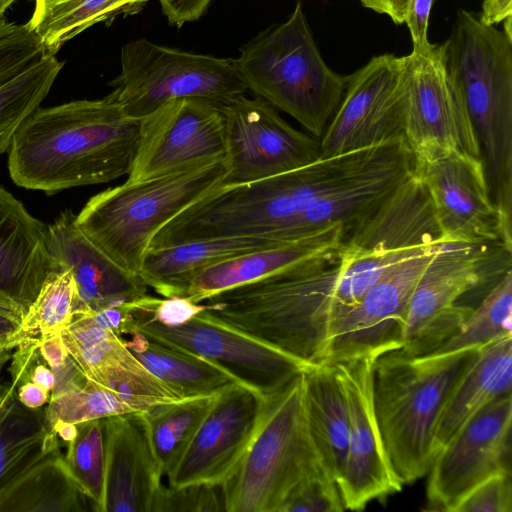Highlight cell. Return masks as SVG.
<instances>
[{"label": "cell", "mask_w": 512, "mask_h": 512, "mask_svg": "<svg viewBox=\"0 0 512 512\" xmlns=\"http://www.w3.org/2000/svg\"><path fill=\"white\" fill-rule=\"evenodd\" d=\"M39 352L54 373L63 369L70 358L61 334L39 337Z\"/></svg>", "instance_id": "ee69618b"}, {"label": "cell", "mask_w": 512, "mask_h": 512, "mask_svg": "<svg viewBox=\"0 0 512 512\" xmlns=\"http://www.w3.org/2000/svg\"><path fill=\"white\" fill-rule=\"evenodd\" d=\"M124 342L148 371L182 399L214 396L240 383L213 362L158 342L140 331L124 337Z\"/></svg>", "instance_id": "f1b7e54d"}, {"label": "cell", "mask_w": 512, "mask_h": 512, "mask_svg": "<svg viewBox=\"0 0 512 512\" xmlns=\"http://www.w3.org/2000/svg\"><path fill=\"white\" fill-rule=\"evenodd\" d=\"M17 24L9 22L5 17L0 18V37L11 32Z\"/></svg>", "instance_id": "f5cc1de1"}, {"label": "cell", "mask_w": 512, "mask_h": 512, "mask_svg": "<svg viewBox=\"0 0 512 512\" xmlns=\"http://www.w3.org/2000/svg\"><path fill=\"white\" fill-rule=\"evenodd\" d=\"M226 158L124 182L91 197L75 222L126 271L138 274L153 238L175 216L223 184Z\"/></svg>", "instance_id": "52a82bcc"}, {"label": "cell", "mask_w": 512, "mask_h": 512, "mask_svg": "<svg viewBox=\"0 0 512 512\" xmlns=\"http://www.w3.org/2000/svg\"><path fill=\"white\" fill-rule=\"evenodd\" d=\"M21 321L22 319L14 313L0 308V347L9 348V342Z\"/></svg>", "instance_id": "681fc988"}, {"label": "cell", "mask_w": 512, "mask_h": 512, "mask_svg": "<svg viewBox=\"0 0 512 512\" xmlns=\"http://www.w3.org/2000/svg\"><path fill=\"white\" fill-rule=\"evenodd\" d=\"M303 401L314 449L338 484L346 459L350 419L346 395L332 364L303 372Z\"/></svg>", "instance_id": "83f0119b"}, {"label": "cell", "mask_w": 512, "mask_h": 512, "mask_svg": "<svg viewBox=\"0 0 512 512\" xmlns=\"http://www.w3.org/2000/svg\"><path fill=\"white\" fill-rule=\"evenodd\" d=\"M478 350L420 357L396 350L375 359V416L388 459L403 486L427 475L442 409Z\"/></svg>", "instance_id": "5b68a950"}, {"label": "cell", "mask_w": 512, "mask_h": 512, "mask_svg": "<svg viewBox=\"0 0 512 512\" xmlns=\"http://www.w3.org/2000/svg\"><path fill=\"white\" fill-rule=\"evenodd\" d=\"M445 243L492 244L512 251L511 223L494 204L481 157L452 153L415 164Z\"/></svg>", "instance_id": "2e32d148"}, {"label": "cell", "mask_w": 512, "mask_h": 512, "mask_svg": "<svg viewBox=\"0 0 512 512\" xmlns=\"http://www.w3.org/2000/svg\"><path fill=\"white\" fill-rule=\"evenodd\" d=\"M441 47L477 134L492 200L511 222L512 41L474 13L459 10Z\"/></svg>", "instance_id": "277c9868"}, {"label": "cell", "mask_w": 512, "mask_h": 512, "mask_svg": "<svg viewBox=\"0 0 512 512\" xmlns=\"http://www.w3.org/2000/svg\"><path fill=\"white\" fill-rule=\"evenodd\" d=\"M512 336L478 350L452 388L435 432V454L473 415L512 394Z\"/></svg>", "instance_id": "484cf974"}, {"label": "cell", "mask_w": 512, "mask_h": 512, "mask_svg": "<svg viewBox=\"0 0 512 512\" xmlns=\"http://www.w3.org/2000/svg\"><path fill=\"white\" fill-rule=\"evenodd\" d=\"M13 349L10 348H4L0 350V374L3 370V368L8 364V362L11 360L12 351ZM8 388V384L4 385L0 381V399L5 394L6 390Z\"/></svg>", "instance_id": "816d5d0a"}, {"label": "cell", "mask_w": 512, "mask_h": 512, "mask_svg": "<svg viewBox=\"0 0 512 512\" xmlns=\"http://www.w3.org/2000/svg\"><path fill=\"white\" fill-rule=\"evenodd\" d=\"M60 448L56 432L46 425L45 408L25 407L9 383L0 399V512L17 511L25 483Z\"/></svg>", "instance_id": "d4e9b609"}, {"label": "cell", "mask_w": 512, "mask_h": 512, "mask_svg": "<svg viewBox=\"0 0 512 512\" xmlns=\"http://www.w3.org/2000/svg\"><path fill=\"white\" fill-rule=\"evenodd\" d=\"M511 251L492 244L444 243L422 273L409 302L403 355H430L463 326L473 308L457 300L489 275L495 258Z\"/></svg>", "instance_id": "7c38bea8"}, {"label": "cell", "mask_w": 512, "mask_h": 512, "mask_svg": "<svg viewBox=\"0 0 512 512\" xmlns=\"http://www.w3.org/2000/svg\"><path fill=\"white\" fill-rule=\"evenodd\" d=\"M52 391L45 407L49 430H53L52 426L57 420L79 424L93 419L140 412L115 392L84 376L56 385Z\"/></svg>", "instance_id": "e575fe53"}, {"label": "cell", "mask_w": 512, "mask_h": 512, "mask_svg": "<svg viewBox=\"0 0 512 512\" xmlns=\"http://www.w3.org/2000/svg\"><path fill=\"white\" fill-rule=\"evenodd\" d=\"M304 412L303 373L267 399L259 427L222 485L226 512H278L319 460Z\"/></svg>", "instance_id": "ba28073f"}, {"label": "cell", "mask_w": 512, "mask_h": 512, "mask_svg": "<svg viewBox=\"0 0 512 512\" xmlns=\"http://www.w3.org/2000/svg\"><path fill=\"white\" fill-rule=\"evenodd\" d=\"M221 108L198 98L166 102L140 119L128 181L149 179L225 157Z\"/></svg>", "instance_id": "ac0fdd59"}, {"label": "cell", "mask_w": 512, "mask_h": 512, "mask_svg": "<svg viewBox=\"0 0 512 512\" xmlns=\"http://www.w3.org/2000/svg\"><path fill=\"white\" fill-rule=\"evenodd\" d=\"M429 245L397 246L358 226L335 261L222 291L202 301L204 311L307 367L327 364L333 323L393 265Z\"/></svg>", "instance_id": "6da1fadb"}, {"label": "cell", "mask_w": 512, "mask_h": 512, "mask_svg": "<svg viewBox=\"0 0 512 512\" xmlns=\"http://www.w3.org/2000/svg\"><path fill=\"white\" fill-rule=\"evenodd\" d=\"M77 425L76 438L66 444L64 462L75 483L92 502L94 511L103 512L105 485L104 418Z\"/></svg>", "instance_id": "d590c367"}, {"label": "cell", "mask_w": 512, "mask_h": 512, "mask_svg": "<svg viewBox=\"0 0 512 512\" xmlns=\"http://www.w3.org/2000/svg\"><path fill=\"white\" fill-rule=\"evenodd\" d=\"M103 512H150L163 472L143 412L104 418Z\"/></svg>", "instance_id": "7402d4cb"}, {"label": "cell", "mask_w": 512, "mask_h": 512, "mask_svg": "<svg viewBox=\"0 0 512 512\" xmlns=\"http://www.w3.org/2000/svg\"><path fill=\"white\" fill-rule=\"evenodd\" d=\"M434 0H412L405 23L411 34L413 47L429 44L427 38L428 21Z\"/></svg>", "instance_id": "7bdbcfd3"}, {"label": "cell", "mask_w": 512, "mask_h": 512, "mask_svg": "<svg viewBox=\"0 0 512 512\" xmlns=\"http://www.w3.org/2000/svg\"><path fill=\"white\" fill-rule=\"evenodd\" d=\"M374 157L368 147L320 157L259 181L221 186L175 216L149 248L217 237L287 241L285 232L297 217L324 194L361 173Z\"/></svg>", "instance_id": "3957f363"}, {"label": "cell", "mask_w": 512, "mask_h": 512, "mask_svg": "<svg viewBox=\"0 0 512 512\" xmlns=\"http://www.w3.org/2000/svg\"><path fill=\"white\" fill-rule=\"evenodd\" d=\"M121 70L105 96L131 118L142 119L166 102L198 98L219 107L245 95L233 59L191 53L141 38L124 44Z\"/></svg>", "instance_id": "9c48e42d"}, {"label": "cell", "mask_w": 512, "mask_h": 512, "mask_svg": "<svg viewBox=\"0 0 512 512\" xmlns=\"http://www.w3.org/2000/svg\"><path fill=\"white\" fill-rule=\"evenodd\" d=\"M49 393L38 385L27 381L17 387V397L27 408L37 409L49 401Z\"/></svg>", "instance_id": "7dc6e473"}, {"label": "cell", "mask_w": 512, "mask_h": 512, "mask_svg": "<svg viewBox=\"0 0 512 512\" xmlns=\"http://www.w3.org/2000/svg\"><path fill=\"white\" fill-rule=\"evenodd\" d=\"M344 244L340 223L295 240L251 251L211 265L189 281L182 297L200 303L222 291L295 267L335 261Z\"/></svg>", "instance_id": "cb8c5ba5"}, {"label": "cell", "mask_w": 512, "mask_h": 512, "mask_svg": "<svg viewBox=\"0 0 512 512\" xmlns=\"http://www.w3.org/2000/svg\"><path fill=\"white\" fill-rule=\"evenodd\" d=\"M52 429L56 432L58 438L66 444L73 441L78 433L77 425L62 420H57Z\"/></svg>", "instance_id": "f907efd6"}, {"label": "cell", "mask_w": 512, "mask_h": 512, "mask_svg": "<svg viewBox=\"0 0 512 512\" xmlns=\"http://www.w3.org/2000/svg\"><path fill=\"white\" fill-rule=\"evenodd\" d=\"M375 359L363 357L332 364L349 408V438L338 487L345 510H363L402 490L385 451L373 405Z\"/></svg>", "instance_id": "d6986e66"}, {"label": "cell", "mask_w": 512, "mask_h": 512, "mask_svg": "<svg viewBox=\"0 0 512 512\" xmlns=\"http://www.w3.org/2000/svg\"><path fill=\"white\" fill-rule=\"evenodd\" d=\"M150 0H61L34 8L26 23L41 40L48 54L89 27L110 23L118 16L140 12Z\"/></svg>", "instance_id": "f546056e"}, {"label": "cell", "mask_w": 512, "mask_h": 512, "mask_svg": "<svg viewBox=\"0 0 512 512\" xmlns=\"http://www.w3.org/2000/svg\"><path fill=\"white\" fill-rule=\"evenodd\" d=\"M17 0H0V18L4 17L6 10Z\"/></svg>", "instance_id": "11a10c76"}, {"label": "cell", "mask_w": 512, "mask_h": 512, "mask_svg": "<svg viewBox=\"0 0 512 512\" xmlns=\"http://www.w3.org/2000/svg\"><path fill=\"white\" fill-rule=\"evenodd\" d=\"M51 267L48 226L0 185V308L22 319Z\"/></svg>", "instance_id": "603a6c76"}, {"label": "cell", "mask_w": 512, "mask_h": 512, "mask_svg": "<svg viewBox=\"0 0 512 512\" xmlns=\"http://www.w3.org/2000/svg\"><path fill=\"white\" fill-rule=\"evenodd\" d=\"M512 336V271H505L463 326L430 355L481 349Z\"/></svg>", "instance_id": "836d02e7"}, {"label": "cell", "mask_w": 512, "mask_h": 512, "mask_svg": "<svg viewBox=\"0 0 512 512\" xmlns=\"http://www.w3.org/2000/svg\"><path fill=\"white\" fill-rule=\"evenodd\" d=\"M63 67L55 54L0 85V155L9 150L22 124L40 107Z\"/></svg>", "instance_id": "1f68e13d"}, {"label": "cell", "mask_w": 512, "mask_h": 512, "mask_svg": "<svg viewBox=\"0 0 512 512\" xmlns=\"http://www.w3.org/2000/svg\"><path fill=\"white\" fill-rule=\"evenodd\" d=\"M405 56L382 54L348 75L334 115L319 139L332 157L403 137Z\"/></svg>", "instance_id": "9a60e30c"}, {"label": "cell", "mask_w": 512, "mask_h": 512, "mask_svg": "<svg viewBox=\"0 0 512 512\" xmlns=\"http://www.w3.org/2000/svg\"><path fill=\"white\" fill-rule=\"evenodd\" d=\"M511 471L496 473L468 492L452 512H511Z\"/></svg>", "instance_id": "ab89813d"}, {"label": "cell", "mask_w": 512, "mask_h": 512, "mask_svg": "<svg viewBox=\"0 0 512 512\" xmlns=\"http://www.w3.org/2000/svg\"><path fill=\"white\" fill-rule=\"evenodd\" d=\"M361 4L380 14H386L397 24L405 23L412 0H360Z\"/></svg>", "instance_id": "f6af8a7d"}, {"label": "cell", "mask_w": 512, "mask_h": 512, "mask_svg": "<svg viewBox=\"0 0 512 512\" xmlns=\"http://www.w3.org/2000/svg\"><path fill=\"white\" fill-rule=\"evenodd\" d=\"M214 397L186 398L157 404L143 411L163 475L168 477L181 460Z\"/></svg>", "instance_id": "4dcf8cb0"}, {"label": "cell", "mask_w": 512, "mask_h": 512, "mask_svg": "<svg viewBox=\"0 0 512 512\" xmlns=\"http://www.w3.org/2000/svg\"><path fill=\"white\" fill-rule=\"evenodd\" d=\"M61 0H34L35 8L59 2Z\"/></svg>", "instance_id": "9f6ffc18"}, {"label": "cell", "mask_w": 512, "mask_h": 512, "mask_svg": "<svg viewBox=\"0 0 512 512\" xmlns=\"http://www.w3.org/2000/svg\"><path fill=\"white\" fill-rule=\"evenodd\" d=\"M75 218L76 214L66 210L48 225L52 265L69 269L75 281L74 314L96 312L148 295L141 277L112 260L79 229Z\"/></svg>", "instance_id": "44dd1931"}, {"label": "cell", "mask_w": 512, "mask_h": 512, "mask_svg": "<svg viewBox=\"0 0 512 512\" xmlns=\"http://www.w3.org/2000/svg\"><path fill=\"white\" fill-rule=\"evenodd\" d=\"M512 16V0H484L479 19L485 25L493 26Z\"/></svg>", "instance_id": "bcb514c9"}, {"label": "cell", "mask_w": 512, "mask_h": 512, "mask_svg": "<svg viewBox=\"0 0 512 512\" xmlns=\"http://www.w3.org/2000/svg\"><path fill=\"white\" fill-rule=\"evenodd\" d=\"M284 241L259 237H217L149 248L138 275L164 298L182 297L194 275L229 258Z\"/></svg>", "instance_id": "4316f807"}, {"label": "cell", "mask_w": 512, "mask_h": 512, "mask_svg": "<svg viewBox=\"0 0 512 512\" xmlns=\"http://www.w3.org/2000/svg\"><path fill=\"white\" fill-rule=\"evenodd\" d=\"M403 138L415 164L452 153L481 157L476 131L444 64L441 44L413 47L405 56Z\"/></svg>", "instance_id": "30bf717a"}, {"label": "cell", "mask_w": 512, "mask_h": 512, "mask_svg": "<svg viewBox=\"0 0 512 512\" xmlns=\"http://www.w3.org/2000/svg\"><path fill=\"white\" fill-rule=\"evenodd\" d=\"M1 349H4V348L0 347V350H1Z\"/></svg>", "instance_id": "6f0895ef"}, {"label": "cell", "mask_w": 512, "mask_h": 512, "mask_svg": "<svg viewBox=\"0 0 512 512\" xmlns=\"http://www.w3.org/2000/svg\"><path fill=\"white\" fill-rule=\"evenodd\" d=\"M147 296L135 302L133 331L213 362L265 398L277 394L310 368L204 310L182 324L159 323L150 317Z\"/></svg>", "instance_id": "8fae6325"}, {"label": "cell", "mask_w": 512, "mask_h": 512, "mask_svg": "<svg viewBox=\"0 0 512 512\" xmlns=\"http://www.w3.org/2000/svg\"><path fill=\"white\" fill-rule=\"evenodd\" d=\"M48 54L39 37L26 24L0 37V85Z\"/></svg>", "instance_id": "f35d334b"}, {"label": "cell", "mask_w": 512, "mask_h": 512, "mask_svg": "<svg viewBox=\"0 0 512 512\" xmlns=\"http://www.w3.org/2000/svg\"><path fill=\"white\" fill-rule=\"evenodd\" d=\"M338 484L319 459L292 489L278 512L344 511Z\"/></svg>", "instance_id": "8d00e7d4"}, {"label": "cell", "mask_w": 512, "mask_h": 512, "mask_svg": "<svg viewBox=\"0 0 512 512\" xmlns=\"http://www.w3.org/2000/svg\"><path fill=\"white\" fill-rule=\"evenodd\" d=\"M442 244L426 246L393 265L333 323L327 364L363 357L376 359L402 347L412 293Z\"/></svg>", "instance_id": "5bb4252c"}, {"label": "cell", "mask_w": 512, "mask_h": 512, "mask_svg": "<svg viewBox=\"0 0 512 512\" xmlns=\"http://www.w3.org/2000/svg\"><path fill=\"white\" fill-rule=\"evenodd\" d=\"M512 394L486 405L438 450L430 465L427 510L452 512L490 476L510 469Z\"/></svg>", "instance_id": "e0dca14e"}, {"label": "cell", "mask_w": 512, "mask_h": 512, "mask_svg": "<svg viewBox=\"0 0 512 512\" xmlns=\"http://www.w3.org/2000/svg\"><path fill=\"white\" fill-rule=\"evenodd\" d=\"M205 310V305L196 303L187 297H154L150 307V317L164 325L185 323Z\"/></svg>", "instance_id": "60d3db41"}, {"label": "cell", "mask_w": 512, "mask_h": 512, "mask_svg": "<svg viewBox=\"0 0 512 512\" xmlns=\"http://www.w3.org/2000/svg\"><path fill=\"white\" fill-rule=\"evenodd\" d=\"M140 120L106 97L38 108L19 128L8 155L15 184L48 194L128 175Z\"/></svg>", "instance_id": "7a4b0ae2"}, {"label": "cell", "mask_w": 512, "mask_h": 512, "mask_svg": "<svg viewBox=\"0 0 512 512\" xmlns=\"http://www.w3.org/2000/svg\"><path fill=\"white\" fill-rule=\"evenodd\" d=\"M42 357L35 363L29 374V381L51 392L56 384V376L54 371L41 361Z\"/></svg>", "instance_id": "c3c4849f"}, {"label": "cell", "mask_w": 512, "mask_h": 512, "mask_svg": "<svg viewBox=\"0 0 512 512\" xmlns=\"http://www.w3.org/2000/svg\"><path fill=\"white\" fill-rule=\"evenodd\" d=\"M212 0H158L168 23L177 28L198 20Z\"/></svg>", "instance_id": "b9f144b4"}, {"label": "cell", "mask_w": 512, "mask_h": 512, "mask_svg": "<svg viewBox=\"0 0 512 512\" xmlns=\"http://www.w3.org/2000/svg\"><path fill=\"white\" fill-rule=\"evenodd\" d=\"M220 108L227 162L222 186L266 179L321 157L319 139L292 127L276 108L258 96L242 95Z\"/></svg>", "instance_id": "4fadbf2b"}, {"label": "cell", "mask_w": 512, "mask_h": 512, "mask_svg": "<svg viewBox=\"0 0 512 512\" xmlns=\"http://www.w3.org/2000/svg\"><path fill=\"white\" fill-rule=\"evenodd\" d=\"M511 18L512 16L507 17L504 19V34L506 37L512 41V24H511Z\"/></svg>", "instance_id": "db71d44e"}, {"label": "cell", "mask_w": 512, "mask_h": 512, "mask_svg": "<svg viewBox=\"0 0 512 512\" xmlns=\"http://www.w3.org/2000/svg\"><path fill=\"white\" fill-rule=\"evenodd\" d=\"M76 302L71 271L53 264L8 347L14 349L25 338L61 334L72 321Z\"/></svg>", "instance_id": "d6a6232c"}, {"label": "cell", "mask_w": 512, "mask_h": 512, "mask_svg": "<svg viewBox=\"0 0 512 512\" xmlns=\"http://www.w3.org/2000/svg\"><path fill=\"white\" fill-rule=\"evenodd\" d=\"M234 66L248 90L320 139L343 97L348 76L324 62L301 2L289 18L258 33Z\"/></svg>", "instance_id": "8992f818"}, {"label": "cell", "mask_w": 512, "mask_h": 512, "mask_svg": "<svg viewBox=\"0 0 512 512\" xmlns=\"http://www.w3.org/2000/svg\"><path fill=\"white\" fill-rule=\"evenodd\" d=\"M219 511H225L222 487L209 483H193L180 487H165L161 484L150 508V512Z\"/></svg>", "instance_id": "74e56055"}, {"label": "cell", "mask_w": 512, "mask_h": 512, "mask_svg": "<svg viewBox=\"0 0 512 512\" xmlns=\"http://www.w3.org/2000/svg\"><path fill=\"white\" fill-rule=\"evenodd\" d=\"M267 399L241 383L216 394L187 450L168 476L169 486L222 485L229 479L259 427Z\"/></svg>", "instance_id": "ffe728a7"}]
</instances>
